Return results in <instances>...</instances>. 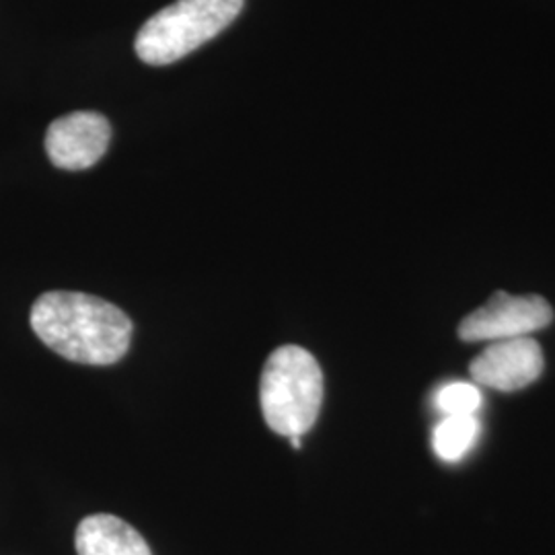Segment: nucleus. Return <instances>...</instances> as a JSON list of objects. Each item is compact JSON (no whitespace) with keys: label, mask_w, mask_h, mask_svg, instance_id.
<instances>
[{"label":"nucleus","mask_w":555,"mask_h":555,"mask_svg":"<svg viewBox=\"0 0 555 555\" xmlns=\"http://www.w3.org/2000/svg\"><path fill=\"white\" fill-rule=\"evenodd\" d=\"M29 319L50 350L79 364H114L126 357L132 339L130 318L93 295L46 293L34 302Z\"/></svg>","instance_id":"obj_1"},{"label":"nucleus","mask_w":555,"mask_h":555,"mask_svg":"<svg viewBox=\"0 0 555 555\" xmlns=\"http://www.w3.org/2000/svg\"><path fill=\"white\" fill-rule=\"evenodd\" d=\"M259 403L263 420L280 437H302L318 422L323 403V373L300 346H280L266 360Z\"/></svg>","instance_id":"obj_2"},{"label":"nucleus","mask_w":555,"mask_h":555,"mask_svg":"<svg viewBox=\"0 0 555 555\" xmlns=\"http://www.w3.org/2000/svg\"><path fill=\"white\" fill-rule=\"evenodd\" d=\"M243 0H178L140 27L137 54L151 66H165L198 50L237 20Z\"/></svg>","instance_id":"obj_3"},{"label":"nucleus","mask_w":555,"mask_h":555,"mask_svg":"<svg viewBox=\"0 0 555 555\" xmlns=\"http://www.w3.org/2000/svg\"><path fill=\"white\" fill-rule=\"evenodd\" d=\"M554 309L539 295L515 297L498 291L474 313L461 321L459 337L463 341H500L525 337L547 327Z\"/></svg>","instance_id":"obj_4"},{"label":"nucleus","mask_w":555,"mask_h":555,"mask_svg":"<svg viewBox=\"0 0 555 555\" xmlns=\"http://www.w3.org/2000/svg\"><path fill=\"white\" fill-rule=\"evenodd\" d=\"M112 139V126L98 112H75L50 124L46 153L66 171L93 167L105 155Z\"/></svg>","instance_id":"obj_5"},{"label":"nucleus","mask_w":555,"mask_h":555,"mask_svg":"<svg viewBox=\"0 0 555 555\" xmlns=\"http://www.w3.org/2000/svg\"><path fill=\"white\" fill-rule=\"evenodd\" d=\"M543 350L533 337H513L490 341L472 360L469 373L479 385L496 391H518L535 383L543 373Z\"/></svg>","instance_id":"obj_6"},{"label":"nucleus","mask_w":555,"mask_h":555,"mask_svg":"<svg viewBox=\"0 0 555 555\" xmlns=\"http://www.w3.org/2000/svg\"><path fill=\"white\" fill-rule=\"evenodd\" d=\"M75 543L79 555H153L144 537L114 515L87 516Z\"/></svg>","instance_id":"obj_7"},{"label":"nucleus","mask_w":555,"mask_h":555,"mask_svg":"<svg viewBox=\"0 0 555 555\" xmlns=\"http://www.w3.org/2000/svg\"><path fill=\"white\" fill-rule=\"evenodd\" d=\"M479 435V420L472 416H444L435 430V453L447 463H455L474 447Z\"/></svg>","instance_id":"obj_8"},{"label":"nucleus","mask_w":555,"mask_h":555,"mask_svg":"<svg viewBox=\"0 0 555 555\" xmlns=\"http://www.w3.org/2000/svg\"><path fill=\"white\" fill-rule=\"evenodd\" d=\"M481 405V391L474 383H451L438 391L437 408L444 416H472Z\"/></svg>","instance_id":"obj_9"}]
</instances>
